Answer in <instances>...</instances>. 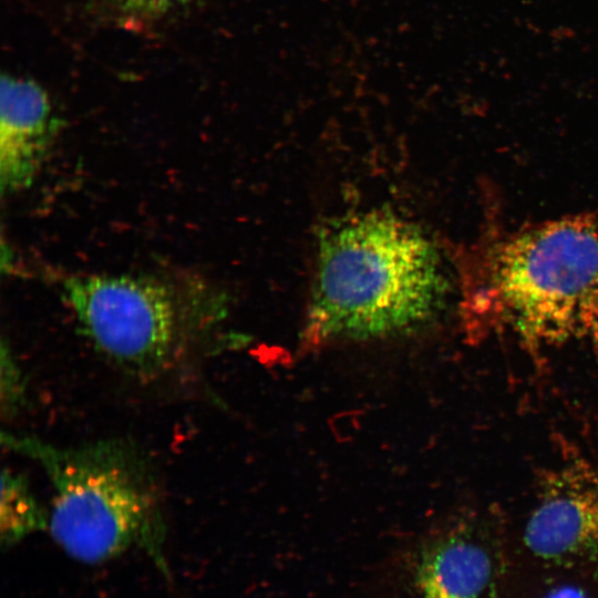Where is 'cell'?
<instances>
[{
	"label": "cell",
	"mask_w": 598,
	"mask_h": 598,
	"mask_svg": "<svg viewBox=\"0 0 598 598\" xmlns=\"http://www.w3.org/2000/svg\"><path fill=\"white\" fill-rule=\"evenodd\" d=\"M447 291L441 255L419 226L381 209L346 217L319 236L303 344L415 332L440 316Z\"/></svg>",
	"instance_id": "6da1fadb"
},
{
	"label": "cell",
	"mask_w": 598,
	"mask_h": 598,
	"mask_svg": "<svg viewBox=\"0 0 598 598\" xmlns=\"http://www.w3.org/2000/svg\"><path fill=\"white\" fill-rule=\"evenodd\" d=\"M1 443L45 472L53 489L48 532L70 557L101 564L140 546L167 574L159 487L133 443L59 446L9 431L1 432Z\"/></svg>",
	"instance_id": "7a4b0ae2"
},
{
	"label": "cell",
	"mask_w": 598,
	"mask_h": 598,
	"mask_svg": "<svg viewBox=\"0 0 598 598\" xmlns=\"http://www.w3.org/2000/svg\"><path fill=\"white\" fill-rule=\"evenodd\" d=\"M468 311L534 346L598 338V218L553 220L493 245Z\"/></svg>",
	"instance_id": "3957f363"
},
{
	"label": "cell",
	"mask_w": 598,
	"mask_h": 598,
	"mask_svg": "<svg viewBox=\"0 0 598 598\" xmlns=\"http://www.w3.org/2000/svg\"><path fill=\"white\" fill-rule=\"evenodd\" d=\"M80 332L124 372L150 380L177 354L181 320L167 285L148 276L82 275L63 282Z\"/></svg>",
	"instance_id": "277c9868"
},
{
	"label": "cell",
	"mask_w": 598,
	"mask_h": 598,
	"mask_svg": "<svg viewBox=\"0 0 598 598\" xmlns=\"http://www.w3.org/2000/svg\"><path fill=\"white\" fill-rule=\"evenodd\" d=\"M524 540L537 557L555 563H598V467L574 461L540 482Z\"/></svg>",
	"instance_id": "5b68a950"
},
{
	"label": "cell",
	"mask_w": 598,
	"mask_h": 598,
	"mask_svg": "<svg viewBox=\"0 0 598 598\" xmlns=\"http://www.w3.org/2000/svg\"><path fill=\"white\" fill-rule=\"evenodd\" d=\"M495 557L476 520H457L424 537L402 558L403 598H480L494 577Z\"/></svg>",
	"instance_id": "8992f818"
},
{
	"label": "cell",
	"mask_w": 598,
	"mask_h": 598,
	"mask_svg": "<svg viewBox=\"0 0 598 598\" xmlns=\"http://www.w3.org/2000/svg\"><path fill=\"white\" fill-rule=\"evenodd\" d=\"M59 126L48 93L39 83L2 74L0 183L3 193L31 184Z\"/></svg>",
	"instance_id": "52a82bcc"
},
{
	"label": "cell",
	"mask_w": 598,
	"mask_h": 598,
	"mask_svg": "<svg viewBox=\"0 0 598 598\" xmlns=\"http://www.w3.org/2000/svg\"><path fill=\"white\" fill-rule=\"evenodd\" d=\"M49 511L37 501L28 480L18 472H1L0 540L11 547L27 536L48 530Z\"/></svg>",
	"instance_id": "ba28073f"
},
{
	"label": "cell",
	"mask_w": 598,
	"mask_h": 598,
	"mask_svg": "<svg viewBox=\"0 0 598 598\" xmlns=\"http://www.w3.org/2000/svg\"><path fill=\"white\" fill-rule=\"evenodd\" d=\"M1 415L14 417L25 403V381L9 344L2 340L0 350Z\"/></svg>",
	"instance_id": "9c48e42d"
},
{
	"label": "cell",
	"mask_w": 598,
	"mask_h": 598,
	"mask_svg": "<svg viewBox=\"0 0 598 598\" xmlns=\"http://www.w3.org/2000/svg\"><path fill=\"white\" fill-rule=\"evenodd\" d=\"M121 20L151 21L195 0H102Z\"/></svg>",
	"instance_id": "30bf717a"
},
{
	"label": "cell",
	"mask_w": 598,
	"mask_h": 598,
	"mask_svg": "<svg viewBox=\"0 0 598 598\" xmlns=\"http://www.w3.org/2000/svg\"><path fill=\"white\" fill-rule=\"evenodd\" d=\"M548 598H585V596L575 588H561L553 592Z\"/></svg>",
	"instance_id": "8fae6325"
}]
</instances>
